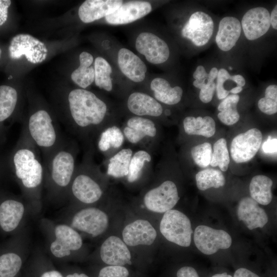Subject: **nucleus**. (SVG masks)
Instances as JSON below:
<instances>
[{
  "mask_svg": "<svg viewBox=\"0 0 277 277\" xmlns=\"http://www.w3.org/2000/svg\"><path fill=\"white\" fill-rule=\"evenodd\" d=\"M122 4L120 0H87L79 7L78 16L83 23H91L111 14Z\"/></svg>",
  "mask_w": 277,
  "mask_h": 277,
  "instance_id": "22",
  "label": "nucleus"
},
{
  "mask_svg": "<svg viewBox=\"0 0 277 277\" xmlns=\"http://www.w3.org/2000/svg\"><path fill=\"white\" fill-rule=\"evenodd\" d=\"M260 130L252 128L235 136L231 142L230 153L232 160L237 163L248 162L256 154L262 142Z\"/></svg>",
  "mask_w": 277,
  "mask_h": 277,
  "instance_id": "12",
  "label": "nucleus"
},
{
  "mask_svg": "<svg viewBox=\"0 0 277 277\" xmlns=\"http://www.w3.org/2000/svg\"><path fill=\"white\" fill-rule=\"evenodd\" d=\"M65 277H90L87 274L83 273L74 272L67 274Z\"/></svg>",
  "mask_w": 277,
  "mask_h": 277,
  "instance_id": "52",
  "label": "nucleus"
},
{
  "mask_svg": "<svg viewBox=\"0 0 277 277\" xmlns=\"http://www.w3.org/2000/svg\"><path fill=\"white\" fill-rule=\"evenodd\" d=\"M155 99L165 104L172 105L179 103L183 95V89L179 86L171 87L164 78L156 77L150 84Z\"/></svg>",
  "mask_w": 277,
  "mask_h": 277,
  "instance_id": "27",
  "label": "nucleus"
},
{
  "mask_svg": "<svg viewBox=\"0 0 277 277\" xmlns=\"http://www.w3.org/2000/svg\"><path fill=\"white\" fill-rule=\"evenodd\" d=\"M1 55H2V50L0 48V58L1 57Z\"/></svg>",
  "mask_w": 277,
  "mask_h": 277,
  "instance_id": "55",
  "label": "nucleus"
},
{
  "mask_svg": "<svg viewBox=\"0 0 277 277\" xmlns=\"http://www.w3.org/2000/svg\"><path fill=\"white\" fill-rule=\"evenodd\" d=\"M230 75L225 69H220L217 74V81L216 84V94L219 100L225 98L229 93V90H227L224 87V84L227 80H230Z\"/></svg>",
  "mask_w": 277,
  "mask_h": 277,
  "instance_id": "43",
  "label": "nucleus"
},
{
  "mask_svg": "<svg viewBox=\"0 0 277 277\" xmlns=\"http://www.w3.org/2000/svg\"><path fill=\"white\" fill-rule=\"evenodd\" d=\"M214 28L212 18L202 11L193 13L182 30L183 37L197 46L206 44L212 36Z\"/></svg>",
  "mask_w": 277,
  "mask_h": 277,
  "instance_id": "13",
  "label": "nucleus"
},
{
  "mask_svg": "<svg viewBox=\"0 0 277 277\" xmlns=\"http://www.w3.org/2000/svg\"><path fill=\"white\" fill-rule=\"evenodd\" d=\"M270 21L272 27L277 29V6L275 5L270 14Z\"/></svg>",
  "mask_w": 277,
  "mask_h": 277,
  "instance_id": "50",
  "label": "nucleus"
},
{
  "mask_svg": "<svg viewBox=\"0 0 277 277\" xmlns=\"http://www.w3.org/2000/svg\"><path fill=\"white\" fill-rule=\"evenodd\" d=\"M127 106L135 116L159 117L163 112L162 105L157 100L142 92L131 93L128 98Z\"/></svg>",
  "mask_w": 277,
  "mask_h": 277,
  "instance_id": "23",
  "label": "nucleus"
},
{
  "mask_svg": "<svg viewBox=\"0 0 277 277\" xmlns=\"http://www.w3.org/2000/svg\"><path fill=\"white\" fill-rule=\"evenodd\" d=\"M230 80L234 82L237 84L236 86L243 87L246 83L244 77L240 74L231 75Z\"/></svg>",
  "mask_w": 277,
  "mask_h": 277,
  "instance_id": "51",
  "label": "nucleus"
},
{
  "mask_svg": "<svg viewBox=\"0 0 277 277\" xmlns=\"http://www.w3.org/2000/svg\"><path fill=\"white\" fill-rule=\"evenodd\" d=\"M156 235L154 228L145 220L133 221L125 226L122 232L123 241L130 246L150 245Z\"/></svg>",
  "mask_w": 277,
  "mask_h": 277,
  "instance_id": "19",
  "label": "nucleus"
},
{
  "mask_svg": "<svg viewBox=\"0 0 277 277\" xmlns=\"http://www.w3.org/2000/svg\"><path fill=\"white\" fill-rule=\"evenodd\" d=\"M117 63L122 72L130 80L139 83L145 79L147 67L132 51L121 48L118 52Z\"/></svg>",
  "mask_w": 277,
  "mask_h": 277,
  "instance_id": "24",
  "label": "nucleus"
},
{
  "mask_svg": "<svg viewBox=\"0 0 277 277\" xmlns=\"http://www.w3.org/2000/svg\"><path fill=\"white\" fill-rule=\"evenodd\" d=\"M39 149L23 128L21 137L12 155L15 175L24 196L28 200L38 203L44 183V165L41 161Z\"/></svg>",
  "mask_w": 277,
  "mask_h": 277,
  "instance_id": "2",
  "label": "nucleus"
},
{
  "mask_svg": "<svg viewBox=\"0 0 277 277\" xmlns=\"http://www.w3.org/2000/svg\"><path fill=\"white\" fill-rule=\"evenodd\" d=\"M277 139L272 138V136L269 135L267 140L264 143L262 146L263 150L267 153H272L276 152Z\"/></svg>",
  "mask_w": 277,
  "mask_h": 277,
  "instance_id": "45",
  "label": "nucleus"
},
{
  "mask_svg": "<svg viewBox=\"0 0 277 277\" xmlns=\"http://www.w3.org/2000/svg\"><path fill=\"white\" fill-rule=\"evenodd\" d=\"M24 199H8L0 204V226L5 232H10L19 226L27 211Z\"/></svg>",
  "mask_w": 277,
  "mask_h": 277,
  "instance_id": "21",
  "label": "nucleus"
},
{
  "mask_svg": "<svg viewBox=\"0 0 277 277\" xmlns=\"http://www.w3.org/2000/svg\"><path fill=\"white\" fill-rule=\"evenodd\" d=\"M240 96L238 94L228 95L220 103L217 109L220 112L217 117L223 124L230 126L237 123L240 115L237 110V104Z\"/></svg>",
  "mask_w": 277,
  "mask_h": 277,
  "instance_id": "32",
  "label": "nucleus"
},
{
  "mask_svg": "<svg viewBox=\"0 0 277 277\" xmlns=\"http://www.w3.org/2000/svg\"><path fill=\"white\" fill-rule=\"evenodd\" d=\"M212 153L211 145L207 142L194 146L191 149V155L195 163L205 168L210 163Z\"/></svg>",
  "mask_w": 277,
  "mask_h": 277,
  "instance_id": "41",
  "label": "nucleus"
},
{
  "mask_svg": "<svg viewBox=\"0 0 277 277\" xmlns=\"http://www.w3.org/2000/svg\"><path fill=\"white\" fill-rule=\"evenodd\" d=\"M129 272L124 266L108 265L102 268L98 277H128Z\"/></svg>",
  "mask_w": 277,
  "mask_h": 277,
  "instance_id": "42",
  "label": "nucleus"
},
{
  "mask_svg": "<svg viewBox=\"0 0 277 277\" xmlns=\"http://www.w3.org/2000/svg\"><path fill=\"white\" fill-rule=\"evenodd\" d=\"M137 51L144 55L149 63L159 64L169 58L170 51L168 45L162 38L150 32H142L135 41Z\"/></svg>",
  "mask_w": 277,
  "mask_h": 277,
  "instance_id": "14",
  "label": "nucleus"
},
{
  "mask_svg": "<svg viewBox=\"0 0 277 277\" xmlns=\"http://www.w3.org/2000/svg\"><path fill=\"white\" fill-rule=\"evenodd\" d=\"M183 127L185 132L188 135L210 137L215 132V123L211 117L208 116L204 117L187 116L184 119Z\"/></svg>",
  "mask_w": 277,
  "mask_h": 277,
  "instance_id": "30",
  "label": "nucleus"
},
{
  "mask_svg": "<svg viewBox=\"0 0 277 277\" xmlns=\"http://www.w3.org/2000/svg\"><path fill=\"white\" fill-rule=\"evenodd\" d=\"M121 129L125 138L133 145L151 141L157 134L155 124L146 117L135 115L130 117Z\"/></svg>",
  "mask_w": 277,
  "mask_h": 277,
  "instance_id": "15",
  "label": "nucleus"
},
{
  "mask_svg": "<svg viewBox=\"0 0 277 277\" xmlns=\"http://www.w3.org/2000/svg\"><path fill=\"white\" fill-rule=\"evenodd\" d=\"M109 219L107 214L96 207L82 209L73 216L70 226L80 231L96 237L107 229Z\"/></svg>",
  "mask_w": 277,
  "mask_h": 277,
  "instance_id": "9",
  "label": "nucleus"
},
{
  "mask_svg": "<svg viewBox=\"0 0 277 277\" xmlns=\"http://www.w3.org/2000/svg\"><path fill=\"white\" fill-rule=\"evenodd\" d=\"M273 184L271 179L264 175H257L251 179L249 184L251 197L258 204L268 205L272 201L271 188Z\"/></svg>",
  "mask_w": 277,
  "mask_h": 277,
  "instance_id": "31",
  "label": "nucleus"
},
{
  "mask_svg": "<svg viewBox=\"0 0 277 277\" xmlns=\"http://www.w3.org/2000/svg\"><path fill=\"white\" fill-rule=\"evenodd\" d=\"M229 162L226 140L224 138H220L213 145L210 165L212 167L219 166L222 171H226L228 168Z\"/></svg>",
  "mask_w": 277,
  "mask_h": 277,
  "instance_id": "39",
  "label": "nucleus"
},
{
  "mask_svg": "<svg viewBox=\"0 0 277 277\" xmlns=\"http://www.w3.org/2000/svg\"><path fill=\"white\" fill-rule=\"evenodd\" d=\"M151 4L145 1H130L123 4L111 14L105 17L107 22L111 25H123L134 22L149 13Z\"/></svg>",
  "mask_w": 277,
  "mask_h": 277,
  "instance_id": "18",
  "label": "nucleus"
},
{
  "mask_svg": "<svg viewBox=\"0 0 277 277\" xmlns=\"http://www.w3.org/2000/svg\"><path fill=\"white\" fill-rule=\"evenodd\" d=\"M23 264V256L15 252L0 255V277H15Z\"/></svg>",
  "mask_w": 277,
  "mask_h": 277,
  "instance_id": "37",
  "label": "nucleus"
},
{
  "mask_svg": "<svg viewBox=\"0 0 277 277\" xmlns=\"http://www.w3.org/2000/svg\"><path fill=\"white\" fill-rule=\"evenodd\" d=\"M94 82L96 86L110 92L112 89L110 77L112 69L108 62L102 57H97L94 61Z\"/></svg>",
  "mask_w": 277,
  "mask_h": 277,
  "instance_id": "36",
  "label": "nucleus"
},
{
  "mask_svg": "<svg viewBox=\"0 0 277 277\" xmlns=\"http://www.w3.org/2000/svg\"><path fill=\"white\" fill-rule=\"evenodd\" d=\"M11 3L9 0H0V26L7 21L8 8Z\"/></svg>",
  "mask_w": 277,
  "mask_h": 277,
  "instance_id": "44",
  "label": "nucleus"
},
{
  "mask_svg": "<svg viewBox=\"0 0 277 277\" xmlns=\"http://www.w3.org/2000/svg\"><path fill=\"white\" fill-rule=\"evenodd\" d=\"M80 66L71 75L72 81L77 86L85 89L94 81V68L92 64L93 56L84 51L80 55Z\"/></svg>",
  "mask_w": 277,
  "mask_h": 277,
  "instance_id": "29",
  "label": "nucleus"
},
{
  "mask_svg": "<svg viewBox=\"0 0 277 277\" xmlns=\"http://www.w3.org/2000/svg\"><path fill=\"white\" fill-rule=\"evenodd\" d=\"M100 256L108 265L121 266L131 264V255L127 245L120 238L112 235L102 244Z\"/></svg>",
  "mask_w": 277,
  "mask_h": 277,
  "instance_id": "17",
  "label": "nucleus"
},
{
  "mask_svg": "<svg viewBox=\"0 0 277 277\" xmlns=\"http://www.w3.org/2000/svg\"><path fill=\"white\" fill-rule=\"evenodd\" d=\"M233 277H260L256 274L251 271L245 268H240L237 269L234 273Z\"/></svg>",
  "mask_w": 277,
  "mask_h": 277,
  "instance_id": "47",
  "label": "nucleus"
},
{
  "mask_svg": "<svg viewBox=\"0 0 277 277\" xmlns=\"http://www.w3.org/2000/svg\"><path fill=\"white\" fill-rule=\"evenodd\" d=\"M208 76V73L206 72L205 68L202 65L197 66L193 74V78L197 81L204 79Z\"/></svg>",
  "mask_w": 277,
  "mask_h": 277,
  "instance_id": "48",
  "label": "nucleus"
},
{
  "mask_svg": "<svg viewBox=\"0 0 277 277\" xmlns=\"http://www.w3.org/2000/svg\"><path fill=\"white\" fill-rule=\"evenodd\" d=\"M39 277H64V276L57 270H49L43 272Z\"/></svg>",
  "mask_w": 277,
  "mask_h": 277,
  "instance_id": "49",
  "label": "nucleus"
},
{
  "mask_svg": "<svg viewBox=\"0 0 277 277\" xmlns=\"http://www.w3.org/2000/svg\"><path fill=\"white\" fill-rule=\"evenodd\" d=\"M243 90V88L240 86H236L233 88H232L230 90H229V92L230 93H233V94H236L238 93H240Z\"/></svg>",
  "mask_w": 277,
  "mask_h": 277,
  "instance_id": "53",
  "label": "nucleus"
},
{
  "mask_svg": "<svg viewBox=\"0 0 277 277\" xmlns=\"http://www.w3.org/2000/svg\"><path fill=\"white\" fill-rule=\"evenodd\" d=\"M242 30L238 18L226 16L220 22L215 41L219 48L224 51L231 50L239 39Z\"/></svg>",
  "mask_w": 277,
  "mask_h": 277,
  "instance_id": "25",
  "label": "nucleus"
},
{
  "mask_svg": "<svg viewBox=\"0 0 277 277\" xmlns=\"http://www.w3.org/2000/svg\"><path fill=\"white\" fill-rule=\"evenodd\" d=\"M133 153L130 148H123L110 156L107 162V174L114 178L127 177Z\"/></svg>",
  "mask_w": 277,
  "mask_h": 277,
  "instance_id": "28",
  "label": "nucleus"
},
{
  "mask_svg": "<svg viewBox=\"0 0 277 277\" xmlns=\"http://www.w3.org/2000/svg\"><path fill=\"white\" fill-rule=\"evenodd\" d=\"M18 101L16 89L11 86H0V123L11 116L15 110Z\"/></svg>",
  "mask_w": 277,
  "mask_h": 277,
  "instance_id": "34",
  "label": "nucleus"
},
{
  "mask_svg": "<svg viewBox=\"0 0 277 277\" xmlns=\"http://www.w3.org/2000/svg\"><path fill=\"white\" fill-rule=\"evenodd\" d=\"M177 277H200L194 268L190 266L181 268L176 273Z\"/></svg>",
  "mask_w": 277,
  "mask_h": 277,
  "instance_id": "46",
  "label": "nucleus"
},
{
  "mask_svg": "<svg viewBox=\"0 0 277 277\" xmlns=\"http://www.w3.org/2000/svg\"><path fill=\"white\" fill-rule=\"evenodd\" d=\"M53 234L54 238L49 245V250L54 258H67L82 246L81 235L69 225L60 224L56 225Z\"/></svg>",
  "mask_w": 277,
  "mask_h": 277,
  "instance_id": "10",
  "label": "nucleus"
},
{
  "mask_svg": "<svg viewBox=\"0 0 277 277\" xmlns=\"http://www.w3.org/2000/svg\"><path fill=\"white\" fill-rule=\"evenodd\" d=\"M193 240L196 248L207 255L214 254L220 249H228L232 243L231 238L226 231L206 225L196 227Z\"/></svg>",
  "mask_w": 277,
  "mask_h": 277,
  "instance_id": "11",
  "label": "nucleus"
},
{
  "mask_svg": "<svg viewBox=\"0 0 277 277\" xmlns=\"http://www.w3.org/2000/svg\"><path fill=\"white\" fill-rule=\"evenodd\" d=\"M238 218L249 229L263 228L268 221L265 211L251 197L242 198L236 211Z\"/></svg>",
  "mask_w": 277,
  "mask_h": 277,
  "instance_id": "20",
  "label": "nucleus"
},
{
  "mask_svg": "<svg viewBox=\"0 0 277 277\" xmlns=\"http://www.w3.org/2000/svg\"><path fill=\"white\" fill-rule=\"evenodd\" d=\"M179 199L175 184L167 180L159 186L148 190L144 195L143 201L148 210L157 213H165L172 209Z\"/></svg>",
  "mask_w": 277,
  "mask_h": 277,
  "instance_id": "8",
  "label": "nucleus"
},
{
  "mask_svg": "<svg viewBox=\"0 0 277 277\" xmlns=\"http://www.w3.org/2000/svg\"><path fill=\"white\" fill-rule=\"evenodd\" d=\"M100 173L99 167L92 159L91 152H87L82 163L76 167L68 196L85 204L98 201L103 194V188L97 180Z\"/></svg>",
  "mask_w": 277,
  "mask_h": 277,
  "instance_id": "5",
  "label": "nucleus"
},
{
  "mask_svg": "<svg viewBox=\"0 0 277 277\" xmlns=\"http://www.w3.org/2000/svg\"><path fill=\"white\" fill-rule=\"evenodd\" d=\"M197 188L202 191L210 188H218L225 184V178L217 169L209 168L199 172L195 176Z\"/></svg>",
  "mask_w": 277,
  "mask_h": 277,
  "instance_id": "35",
  "label": "nucleus"
},
{
  "mask_svg": "<svg viewBox=\"0 0 277 277\" xmlns=\"http://www.w3.org/2000/svg\"><path fill=\"white\" fill-rule=\"evenodd\" d=\"M160 230L169 242L182 247H189L193 233L189 218L183 212L170 209L164 213L161 221Z\"/></svg>",
  "mask_w": 277,
  "mask_h": 277,
  "instance_id": "6",
  "label": "nucleus"
},
{
  "mask_svg": "<svg viewBox=\"0 0 277 277\" xmlns=\"http://www.w3.org/2000/svg\"><path fill=\"white\" fill-rule=\"evenodd\" d=\"M125 141L121 128L115 124L105 128L97 137V147L102 153L109 156L121 149Z\"/></svg>",
  "mask_w": 277,
  "mask_h": 277,
  "instance_id": "26",
  "label": "nucleus"
},
{
  "mask_svg": "<svg viewBox=\"0 0 277 277\" xmlns=\"http://www.w3.org/2000/svg\"><path fill=\"white\" fill-rule=\"evenodd\" d=\"M241 24L248 39H258L264 35L270 28V13L262 7L252 8L244 15Z\"/></svg>",
  "mask_w": 277,
  "mask_h": 277,
  "instance_id": "16",
  "label": "nucleus"
},
{
  "mask_svg": "<svg viewBox=\"0 0 277 277\" xmlns=\"http://www.w3.org/2000/svg\"><path fill=\"white\" fill-rule=\"evenodd\" d=\"M68 116L66 127L73 135L90 145L106 127L107 106L92 92L85 89L71 90L67 96Z\"/></svg>",
  "mask_w": 277,
  "mask_h": 277,
  "instance_id": "1",
  "label": "nucleus"
},
{
  "mask_svg": "<svg viewBox=\"0 0 277 277\" xmlns=\"http://www.w3.org/2000/svg\"><path fill=\"white\" fill-rule=\"evenodd\" d=\"M9 53L12 59H18L24 55L29 62L37 64L46 59L48 49L44 43L33 36L19 34L12 38Z\"/></svg>",
  "mask_w": 277,
  "mask_h": 277,
  "instance_id": "7",
  "label": "nucleus"
},
{
  "mask_svg": "<svg viewBox=\"0 0 277 277\" xmlns=\"http://www.w3.org/2000/svg\"><path fill=\"white\" fill-rule=\"evenodd\" d=\"M77 152L75 142L65 140L59 147L44 159V183L50 198L62 200L68 196L77 167Z\"/></svg>",
  "mask_w": 277,
  "mask_h": 277,
  "instance_id": "3",
  "label": "nucleus"
},
{
  "mask_svg": "<svg viewBox=\"0 0 277 277\" xmlns=\"http://www.w3.org/2000/svg\"><path fill=\"white\" fill-rule=\"evenodd\" d=\"M23 128L42 152L43 159L48 157L65 140L51 114L43 108L32 113Z\"/></svg>",
  "mask_w": 277,
  "mask_h": 277,
  "instance_id": "4",
  "label": "nucleus"
},
{
  "mask_svg": "<svg viewBox=\"0 0 277 277\" xmlns=\"http://www.w3.org/2000/svg\"><path fill=\"white\" fill-rule=\"evenodd\" d=\"M258 107L263 113L271 115L277 112V86H268L265 93V97L258 101Z\"/></svg>",
  "mask_w": 277,
  "mask_h": 277,
  "instance_id": "40",
  "label": "nucleus"
},
{
  "mask_svg": "<svg viewBox=\"0 0 277 277\" xmlns=\"http://www.w3.org/2000/svg\"><path fill=\"white\" fill-rule=\"evenodd\" d=\"M217 69L213 67L210 70L207 77L202 80H195L193 82V85L200 89L199 97L204 103H208L212 99L216 88L214 80L217 76Z\"/></svg>",
  "mask_w": 277,
  "mask_h": 277,
  "instance_id": "38",
  "label": "nucleus"
},
{
  "mask_svg": "<svg viewBox=\"0 0 277 277\" xmlns=\"http://www.w3.org/2000/svg\"><path fill=\"white\" fill-rule=\"evenodd\" d=\"M151 161L152 156L147 150L140 149L134 152L129 164L127 181L130 183L136 182Z\"/></svg>",
  "mask_w": 277,
  "mask_h": 277,
  "instance_id": "33",
  "label": "nucleus"
},
{
  "mask_svg": "<svg viewBox=\"0 0 277 277\" xmlns=\"http://www.w3.org/2000/svg\"><path fill=\"white\" fill-rule=\"evenodd\" d=\"M211 277H232L231 275L227 274L226 272L222 273H218L213 275Z\"/></svg>",
  "mask_w": 277,
  "mask_h": 277,
  "instance_id": "54",
  "label": "nucleus"
}]
</instances>
